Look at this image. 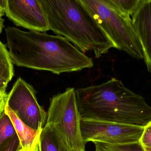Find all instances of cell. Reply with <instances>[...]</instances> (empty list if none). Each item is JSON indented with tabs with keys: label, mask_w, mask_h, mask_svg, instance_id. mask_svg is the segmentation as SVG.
Listing matches in <instances>:
<instances>
[{
	"label": "cell",
	"mask_w": 151,
	"mask_h": 151,
	"mask_svg": "<svg viewBox=\"0 0 151 151\" xmlns=\"http://www.w3.org/2000/svg\"><path fill=\"white\" fill-rule=\"evenodd\" d=\"M114 6L123 14L130 17L135 11L140 0H109Z\"/></svg>",
	"instance_id": "15"
},
{
	"label": "cell",
	"mask_w": 151,
	"mask_h": 151,
	"mask_svg": "<svg viewBox=\"0 0 151 151\" xmlns=\"http://www.w3.org/2000/svg\"><path fill=\"white\" fill-rule=\"evenodd\" d=\"M7 97L8 94H2L0 93V116L4 112Z\"/></svg>",
	"instance_id": "18"
},
{
	"label": "cell",
	"mask_w": 151,
	"mask_h": 151,
	"mask_svg": "<svg viewBox=\"0 0 151 151\" xmlns=\"http://www.w3.org/2000/svg\"><path fill=\"white\" fill-rule=\"evenodd\" d=\"M111 41L115 48L137 59L144 58L142 48L130 17L119 11L109 0H79Z\"/></svg>",
	"instance_id": "4"
},
{
	"label": "cell",
	"mask_w": 151,
	"mask_h": 151,
	"mask_svg": "<svg viewBox=\"0 0 151 151\" xmlns=\"http://www.w3.org/2000/svg\"><path fill=\"white\" fill-rule=\"evenodd\" d=\"M4 10L6 17L17 26L42 33L50 30L40 0H5Z\"/></svg>",
	"instance_id": "8"
},
{
	"label": "cell",
	"mask_w": 151,
	"mask_h": 151,
	"mask_svg": "<svg viewBox=\"0 0 151 151\" xmlns=\"http://www.w3.org/2000/svg\"><path fill=\"white\" fill-rule=\"evenodd\" d=\"M5 30L6 46L12 63L17 66L58 75L94 66L92 58L63 36L11 27Z\"/></svg>",
	"instance_id": "1"
},
{
	"label": "cell",
	"mask_w": 151,
	"mask_h": 151,
	"mask_svg": "<svg viewBox=\"0 0 151 151\" xmlns=\"http://www.w3.org/2000/svg\"><path fill=\"white\" fill-rule=\"evenodd\" d=\"M95 151H144L139 142L125 144H112L94 142Z\"/></svg>",
	"instance_id": "14"
},
{
	"label": "cell",
	"mask_w": 151,
	"mask_h": 151,
	"mask_svg": "<svg viewBox=\"0 0 151 151\" xmlns=\"http://www.w3.org/2000/svg\"><path fill=\"white\" fill-rule=\"evenodd\" d=\"M0 75L8 82L11 80L14 75L13 63L10 56L9 51L5 45L0 40Z\"/></svg>",
	"instance_id": "13"
},
{
	"label": "cell",
	"mask_w": 151,
	"mask_h": 151,
	"mask_svg": "<svg viewBox=\"0 0 151 151\" xmlns=\"http://www.w3.org/2000/svg\"><path fill=\"white\" fill-rule=\"evenodd\" d=\"M81 121L74 88H67L64 92L50 98L45 125L52 127L73 151L85 150L86 144L81 133Z\"/></svg>",
	"instance_id": "5"
},
{
	"label": "cell",
	"mask_w": 151,
	"mask_h": 151,
	"mask_svg": "<svg viewBox=\"0 0 151 151\" xmlns=\"http://www.w3.org/2000/svg\"><path fill=\"white\" fill-rule=\"evenodd\" d=\"M139 143L144 151H151V121L145 126Z\"/></svg>",
	"instance_id": "16"
},
{
	"label": "cell",
	"mask_w": 151,
	"mask_h": 151,
	"mask_svg": "<svg viewBox=\"0 0 151 151\" xmlns=\"http://www.w3.org/2000/svg\"><path fill=\"white\" fill-rule=\"evenodd\" d=\"M39 151H73L51 127L45 125L41 133Z\"/></svg>",
	"instance_id": "11"
},
{
	"label": "cell",
	"mask_w": 151,
	"mask_h": 151,
	"mask_svg": "<svg viewBox=\"0 0 151 151\" xmlns=\"http://www.w3.org/2000/svg\"><path fill=\"white\" fill-rule=\"evenodd\" d=\"M6 105L27 126L38 132L42 131L47 113L38 103L33 86L22 78L17 79L8 94Z\"/></svg>",
	"instance_id": "6"
},
{
	"label": "cell",
	"mask_w": 151,
	"mask_h": 151,
	"mask_svg": "<svg viewBox=\"0 0 151 151\" xmlns=\"http://www.w3.org/2000/svg\"><path fill=\"white\" fill-rule=\"evenodd\" d=\"M50 30L65 38L85 54L96 58L108 53L114 43L79 0H40Z\"/></svg>",
	"instance_id": "3"
},
{
	"label": "cell",
	"mask_w": 151,
	"mask_h": 151,
	"mask_svg": "<svg viewBox=\"0 0 151 151\" xmlns=\"http://www.w3.org/2000/svg\"><path fill=\"white\" fill-rule=\"evenodd\" d=\"M131 17L134 29L142 48L146 68L151 73V0H140Z\"/></svg>",
	"instance_id": "9"
},
{
	"label": "cell",
	"mask_w": 151,
	"mask_h": 151,
	"mask_svg": "<svg viewBox=\"0 0 151 151\" xmlns=\"http://www.w3.org/2000/svg\"><path fill=\"white\" fill-rule=\"evenodd\" d=\"M17 134L16 129L9 115L4 112L0 116V151Z\"/></svg>",
	"instance_id": "12"
},
{
	"label": "cell",
	"mask_w": 151,
	"mask_h": 151,
	"mask_svg": "<svg viewBox=\"0 0 151 151\" xmlns=\"http://www.w3.org/2000/svg\"><path fill=\"white\" fill-rule=\"evenodd\" d=\"M4 4H5V0H0V18H1L2 16L5 14L4 10Z\"/></svg>",
	"instance_id": "20"
},
{
	"label": "cell",
	"mask_w": 151,
	"mask_h": 151,
	"mask_svg": "<svg viewBox=\"0 0 151 151\" xmlns=\"http://www.w3.org/2000/svg\"><path fill=\"white\" fill-rule=\"evenodd\" d=\"M4 20L2 18H0V34L1 33L2 30L4 27Z\"/></svg>",
	"instance_id": "21"
},
{
	"label": "cell",
	"mask_w": 151,
	"mask_h": 151,
	"mask_svg": "<svg viewBox=\"0 0 151 151\" xmlns=\"http://www.w3.org/2000/svg\"><path fill=\"white\" fill-rule=\"evenodd\" d=\"M144 127L114 122L81 119L82 137L85 144L99 142L112 144L139 142Z\"/></svg>",
	"instance_id": "7"
},
{
	"label": "cell",
	"mask_w": 151,
	"mask_h": 151,
	"mask_svg": "<svg viewBox=\"0 0 151 151\" xmlns=\"http://www.w3.org/2000/svg\"><path fill=\"white\" fill-rule=\"evenodd\" d=\"M8 83L9 82L4 78L0 75V93L2 94H7L6 90Z\"/></svg>",
	"instance_id": "19"
},
{
	"label": "cell",
	"mask_w": 151,
	"mask_h": 151,
	"mask_svg": "<svg viewBox=\"0 0 151 151\" xmlns=\"http://www.w3.org/2000/svg\"><path fill=\"white\" fill-rule=\"evenodd\" d=\"M76 91L81 119L144 127L151 121V106L144 98L116 78Z\"/></svg>",
	"instance_id": "2"
},
{
	"label": "cell",
	"mask_w": 151,
	"mask_h": 151,
	"mask_svg": "<svg viewBox=\"0 0 151 151\" xmlns=\"http://www.w3.org/2000/svg\"><path fill=\"white\" fill-rule=\"evenodd\" d=\"M20 143L17 134L9 141L2 151H18Z\"/></svg>",
	"instance_id": "17"
},
{
	"label": "cell",
	"mask_w": 151,
	"mask_h": 151,
	"mask_svg": "<svg viewBox=\"0 0 151 151\" xmlns=\"http://www.w3.org/2000/svg\"><path fill=\"white\" fill-rule=\"evenodd\" d=\"M4 111L12 121L19 139L20 147L18 151H39V141L42 131L38 132L27 126L7 105H5Z\"/></svg>",
	"instance_id": "10"
}]
</instances>
